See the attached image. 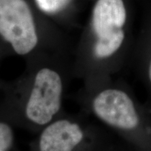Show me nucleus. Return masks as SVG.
<instances>
[{"instance_id":"obj_7","label":"nucleus","mask_w":151,"mask_h":151,"mask_svg":"<svg viewBox=\"0 0 151 151\" xmlns=\"http://www.w3.org/2000/svg\"><path fill=\"white\" fill-rule=\"evenodd\" d=\"M71 0H35L41 11L45 14L53 15L64 10Z\"/></svg>"},{"instance_id":"obj_9","label":"nucleus","mask_w":151,"mask_h":151,"mask_svg":"<svg viewBox=\"0 0 151 151\" xmlns=\"http://www.w3.org/2000/svg\"><path fill=\"white\" fill-rule=\"evenodd\" d=\"M106 151H115V150H114V148H111V147H110V148H109L108 150H106ZM122 151H132V150L129 148V147L127 146V145L125 144V147H124V150Z\"/></svg>"},{"instance_id":"obj_4","label":"nucleus","mask_w":151,"mask_h":151,"mask_svg":"<svg viewBox=\"0 0 151 151\" xmlns=\"http://www.w3.org/2000/svg\"><path fill=\"white\" fill-rule=\"evenodd\" d=\"M109 131L82 111L62 113L39 132V151H75L84 145L109 148Z\"/></svg>"},{"instance_id":"obj_3","label":"nucleus","mask_w":151,"mask_h":151,"mask_svg":"<svg viewBox=\"0 0 151 151\" xmlns=\"http://www.w3.org/2000/svg\"><path fill=\"white\" fill-rule=\"evenodd\" d=\"M127 14L122 0H98L92 12L91 28L94 41L89 65L97 71L118 67L115 58L125 41L124 29Z\"/></svg>"},{"instance_id":"obj_5","label":"nucleus","mask_w":151,"mask_h":151,"mask_svg":"<svg viewBox=\"0 0 151 151\" xmlns=\"http://www.w3.org/2000/svg\"><path fill=\"white\" fill-rule=\"evenodd\" d=\"M0 36L20 56L28 55L38 46L37 26L24 0H0Z\"/></svg>"},{"instance_id":"obj_6","label":"nucleus","mask_w":151,"mask_h":151,"mask_svg":"<svg viewBox=\"0 0 151 151\" xmlns=\"http://www.w3.org/2000/svg\"><path fill=\"white\" fill-rule=\"evenodd\" d=\"M137 74L146 90L147 94L146 104L151 110V50L148 55L140 62Z\"/></svg>"},{"instance_id":"obj_2","label":"nucleus","mask_w":151,"mask_h":151,"mask_svg":"<svg viewBox=\"0 0 151 151\" xmlns=\"http://www.w3.org/2000/svg\"><path fill=\"white\" fill-rule=\"evenodd\" d=\"M73 73L41 65L24 73L14 89L15 115L20 127L39 132L63 113V101Z\"/></svg>"},{"instance_id":"obj_8","label":"nucleus","mask_w":151,"mask_h":151,"mask_svg":"<svg viewBox=\"0 0 151 151\" xmlns=\"http://www.w3.org/2000/svg\"><path fill=\"white\" fill-rule=\"evenodd\" d=\"M14 133L9 123L0 122V151H6L14 142Z\"/></svg>"},{"instance_id":"obj_1","label":"nucleus","mask_w":151,"mask_h":151,"mask_svg":"<svg viewBox=\"0 0 151 151\" xmlns=\"http://www.w3.org/2000/svg\"><path fill=\"white\" fill-rule=\"evenodd\" d=\"M79 98L83 112L132 151H151V110L125 83L111 78L83 87Z\"/></svg>"}]
</instances>
